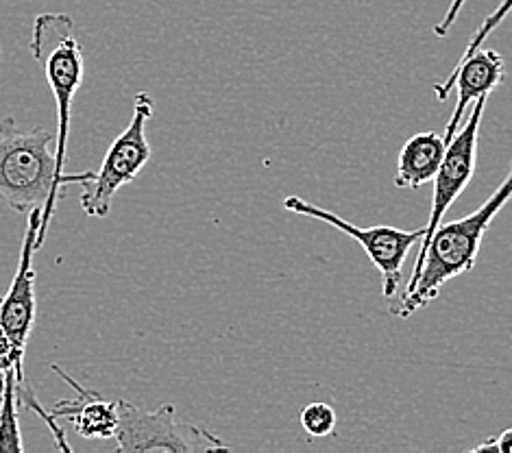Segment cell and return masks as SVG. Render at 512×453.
Instances as JSON below:
<instances>
[{
	"mask_svg": "<svg viewBox=\"0 0 512 453\" xmlns=\"http://www.w3.org/2000/svg\"><path fill=\"white\" fill-rule=\"evenodd\" d=\"M512 199V166L499 188L486 199L473 214L454 220V223H441L425 247L421 264L414 268L406 286L401 303L395 314L401 318L412 316L417 310L430 305L445 284L460 275L473 271L478 262L480 247L486 229L491 227L493 218L504 210V205Z\"/></svg>",
	"mask_w": 512,
	"mask_h": 453,
	"instance_id": "cell-1",
	"label": "cell"
},
{
	"mask_svg": "<svg viewBox=\"0 0 512 453\" xmlns=\"http://www.w3.org/2000/svg\"><path fill=\"white\" fill-rule=\"evenodd\" d=\"M51 144V131L20 127L11 116L0 120V201L18 214L42 210L38 251L46 240L57 199L62 197L59 190L68 186L57 173Z\"/></svg>",
	"mask_w": 512,
	"mask_h": 453,
	"instance_id": "cell-2",
	"label": "cell"
},
{
	"mask_svg": "<svg viewBox=\"0 0 512 453\" xmlns=\"http://www.w3.org/2000/svg\"><path fill=\"white\" fill-rule=\"evenodd\" d=\"M33 57L40 61L48 85L57 101L55 164L57 173L68 186H83L94 173L66 175V153L70 136L72 103L83 83V51L75 35V20L68 14H40L33 22Z\"/></svg>",
	"mask_w": 512,
	"mask_h": 453,
	"instance_id": "cell-3",
	"label": "cell"
},
{
	"mask_svg": "<svg viewBox=\"0 0 512 453\" xmlns=\"http://www.w3.org/2000/svg\"><path fill=\"white\" fill-rule=\"evenodd\" d=\"M153 116L151 94L138 92L133 99V116L129 127L109 146L99 173L83 183L81 207L92 218H105L112 212V201L118 190L136 179L151 159V146L146 138V125Z\"/></svg>",
	"mask_w": 512,
	"mask_h": 453,
	"instance_id": "cell-4",
	"label": "cell"
},
{
	"mask_svg": "<svg viewBox=\"0 0 512 453\" xmlns=\"http://www.w3.org/2000/svg\"><path fill=\"white\" fill-rule=\"evenodd\" d=\"M120 423L114 436L116 449L125 453H197V451H227L229 445L205 430L201 425L184 423L177 419L175 406L157 408L153 412L131 406L129 401H118Z\"/></svg>",
	"mask_w": 512,
	"mask_h": 453,
	"instance_id": "cell-5",
	"label": "cell"
},
{
	"mask_svg": "<svg viewBox=\"0 0 512 453\" xmlns=\"http://www.w3.org/2000/svg\"><path fill=\"white\" fill-rule=\"evenodd\" d=\"M284 210L308 216L314 220H323V223L336 227L343 231L349 238L356 240L364 253L369 255V260L382 275V292L386 299H393L401 286V268H404L406 257L414 244H419L423 238V229H397L388 225L377 227H358L349 223V220L332 214L329 210H323L319 205H312L301 197H286Z\"/></svg>",
	"mask_w": 512,
	"mask_h": 453,
	"instance_id": "cell-6",
	"label": "cell"
},
{
	"mask_svg": "<svg viewBox=\"0 0 512 453\" xmlns=\"http://www.w3.org/2000/svg\"><path fill=\"white\" fill-rule=\"evenodd\" d=\"M486 103H489V96H480V99L475 101L471 116L467 118L465 125L458 129L454 140L447 144L441 168H438V173L432 181L434 183L432 212H430L428 227H423V238L419 242V255H417V262H414V268L421 264L425 247H428L434 231L441 227L451 203L465 192V188L473 179L475 159H478V136H480V125H482V114H484Z\"/></svg>",
	"mask_w": 512,
	"mask_h": 453,
	"instance_id": "cell-7",
	"label": "cell"
},
{
	"mask_svg": "<svg viewBox=\"0 0 512 453\" xmlns=\"http://www.w3.org/2000/svg\"><path fill=\"white\" fill-rule=\"evenodd\" d=\"M42 223V210L29 212L27 231H24L18 271L5 295H0V332L9 336L16 349L24 355L29 345L38 299H35V271L33 257L38 251V231Z\"/></svg>",
	"mask_w": 512,
	"mask_h": 453,
	"instance_id": "cell-8",
	"label": "cell"
},
{
	"mask_svg": "<svg viewBox=\"0 0 512 453\" xmlns=\"http://www.w3.org/2000/svg\"><path fill=\"white\" fill-rule=\"evenodd\" d=\"M504 75V57L497 51H482L480 48V51H475L473 55L460 59L443 83L434 85V94L441 103L449 99L451 92L458 90V103L454 107V114L449 116L447 129L443 133L447 144L454 140L458 133L467 107L473 101H478L480 96H489L493 90H497L499 83L504 81Z\"/></svg>",
	"mask_w": 512,
	"mask_h": 453,
	"instance_id": "cell-9",
	"label": "cell"
},
{
	"mask_svg": "<svg viewBox=\"0 0 512 453\" xmlns=\"http://www.w3.org/2000/svg\"><path fill=\"white\" fill-rule=\"evenodd\" d=\"M53 371L62 379H66L77 393L75 399H62L57 403L55 416L68 419L81 438H88V440L114 438L120 423L118 401H109L99 393H94V390L81 388L75 379L68 377L62 369H59V366H53Z\"/></svg>",
	"mask_w": 512,
	"mask_h": 453,
	"instance_id": "cell-10",
	"label": "cell"
},
{
	"mask_svg": "<svg viewBox=\"0 0 512 453\" xmlns=\"http://www.w3.org/2000/svg\"><path fill=\"white\" fill-rule=\"evenodd\" d=\"M447 151V142L434 131L412 136L401 146L395 186L401 190H419L434 181Z\"/></svg>",
	"mask_w": 512,
	"mask_h": 453,
	"instance_id": "cell-11",
	"label": "cell"
},
{
	"mask_svg": "<svg viewBox=\"0 0 512 453\" xmlns=\"http://www.w3.org/2000/svg\"><path fill=\"white\" fill-rule=\"evenodd\" d=\"M18 379L16 371L0 377V453H22V432L18 421Z\"/></svg>",
	"mask_w": 512,
	"mask_h": 453,
	"instance_id": "cell-12",
	"label": "cell"
},
{
	"mask_svg": "<svg viewBox=\"0 0 512 453\" xmlns=\"http://www.w3.org/2000/svg\"><path fill=\"white\" fill-rule=\"evenodd\" d=\"M301 427L312 438H325L336 430V410L323 401H312L299 414Z\"/></svg>",
	"mask_w": 512,
	"mask_h": 453,
	"instance_id": "cell-13",
	"label": "cell"
},
{
	"mask_svg": "<svg viewBox=\"0 0 512 453\" xmlns=\"http://www.w3.org/2000/svg\"><path fill=\"white\" fill-rule=\"evenodd\" d=\"M510 11H512V0H502V5H499V7L493 11V14L482 22V27L473 33L471 42L467 44L465 53H462V55L458 57V61L469 57V55H473L475 51H480L482 44L486 42V38H489V35L499 27V24H502V22L510 16Z\"/></svg>",
	"mask_w": 512,
	"mask_h": 453,
	"instance_id": "cell-14",
	"label": "cell"
},
{
	"mask_svg": "<svg viewBox=\"0 0 512 453\" xmlns=\"http://www.w3.org/2000/svg\"><path fill=\"white\" fill-rule=\"evenodd\" d=\"M22 364H24V355L16 349V345L9 340V336L0 332V377L9 371H16L20 382H24Z\"/></svg>",
	"mask_w": 512,
	"mask_h": 453,
	"instance_id": "cell-15",
	"label": "cell"
},
{
	"mask_svg": "<svg viewBox=\"0 0 512 453\" xmlns=\"http://www.w3.org/2000/svg\"><path fill=\"white\" fill-rule=\"evenodd\" d=\"M482 451H499V453H512V427L506 432L499 434L497 438H489L484 443L475 445L473 453H482Z\"/></svg>",
	"mask_w": 512,
	"mask_h": 453,
	"instance_id": "cell-16",
	"label": "cell"
},
{
	"mask_svg": "<svg viewBox=\"0 0 512 453\" xmlns=\"http://www.w3.org/2000/svg\"><path fill=\"white\" fill-rule=\"evenodd\" d=\"M465 3H467V0H451V5L447 9L445 18H441V22H438L436 27H434V35H438V38H445V35L449 33V29L456 24V20L460 16L462 7H465Z\"/></svg>",
	"mask_w": 512,
	"mask_h": 453,
	"instance_id": "cell-17",
	"label": "cell"
}]
</instances>
